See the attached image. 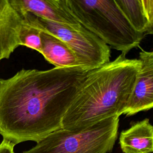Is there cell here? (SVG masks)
I'll use <instances>...</instances> for the list:
<instances>
[{"label": "cell", "mask_w": 153, "mask_h": 153, "mask_svg": "<svg viewBox=\"0 0 153 153\" xmlns=\"http://www.w3.org/2000/svg\"><path fill=\"white\" fill-rule=\"evenodd\" d=\"M91 70L79 66L22 69L0 79V134L14 145L36 143L62 120Z\"/></svg>", "instance_id": "6da1fadb"}, {"label": "cell", "mask_w": 153, "mask_h": 153, "mask_svg": "<svg viewBox=\"0 0 153 153\" xmlns=\"http://www.w3.org/2000/svg\"><path fill=\"white\" fill-rule=\"evenodd\" d=\"M140 66L139 59L121 53L90 71L62 120V128L79 130L105 118L123 114Z\"/></svg>", "instance_id": "7a4b0ae2"}, {"label": "cell", "mask_w": 153, "mask_h": 153, "mask_svg": "<svg viewBox=\"0 0 153 153\" xmlns=\"http://www.w3.org/2000/svg\"><path fill=\"white\" fill-rule=\"evenodd\" d=\"M71 15L109 47L127 54L146 36L130 24L114 0H63Z\"/></svg>", "instance_id": "3957f363"}, {"label": "cell", "mask_w": 153, "mask_h": 153, "mask_svg": "<svg viewBox=\"0 0 153 153\" xmlns=\"http://www.w3.org/2000/svg\"><path fill=\"white\" fill-rule=\"evenodd\" d=\"M120 116L102 119L79 130H56L22 153H108L118 137Z\"/></svg>", "instance_id": "277c9868"}, {"label": "cell", "mask_w": 153, "mask_h": 153, "mask_svg": "<svg viewBox=\"0 0 153 153\" xmlns=\"http://www.w3.org/2000/svg\"><path fill=\"white\" fill-rule=\"evenodd\" d=\"M22 22L62 40L74 53L81 66L88 70L96 69L110 61V47L81 25L74 27L30 14L25 15Z\"/></svg>", "instance_id": "5b68a950"}, {"label": "cell", "mask_w": 153, "mask_h": 153, "mask_svg": "<svg viewBox=\"0 0 153 153\" xmlns=\"http://www.w3.org/2000/svg\"><path fill=\"white\" fill-rule=\"evenodd\" d=\"M140 66L123 114L127 117L151 109L153 106V52L139 53Z\"/></svg>", "instance_id": "8992f818"}, {"label": "cell", "mask_w": 153, "mask_h": 153, "mask_svg": "<svg viewBox=\"0 0 153 153\" xmlns=\"http://www.w3.org/2000/svg\"><path fill=\"white\" fill-rule=\"evenodd\" d=\"M22 20L27 14L74 27L81 25L71 15L63 0H10Z\"/></svg>", "instance_id": "52a82bcc"}, {"label": "cell", "mask_w": 153, "mask_h": 153, "mask_svg": "<svg viewBox=\"0 0 153 153\" xmlns=\"http://www.w3.org/2000/svg\"><path fill=\"white\" fill-rule=\"evenodd\" d=\"M22 22L10 0H0V60L8 59L19 46L18 36Z\"/></svg>", "instance_id": "ba28073f"}, {"label": "cell", "mask_w": 153, "mask_h": 153, "mask_svg": "<svg viewBox=\"0 0 153 153\" xmlns=\"http://www.w3.org/2000/svg\"><path fill=\"white\" fill-rule=\"evenodd\" d=\"M119 143L123 153H152L153 127L148 118L134 123L121 131Z\"/></svg>", "instance_id": "9c48e42d"}, {"label": "cell", "mask_w": 153, "mask_h": 153, "mask_svg": "<svg viewBox=\"0 0 153 153\" xmlns=\"http://www.w3.org/2000/svg\"><path fill=\"white\" fill-rule=\"evenodd\" d=\"M41 39L40 53L54 67L72 68L81 66L74 53L62 40L42 30H41Z\"/></svg>", "instance_id": "30bf717a"}, {"label": "cell", "mask_w": 153, "mask_h": 153, "mask_svg": "<svg viewBox=\"0 0 153 153\" xmlns=\"http://www.w3.org/2000/svg\"><path fill=\"white\" fill-rule=\"evenodd\" d=\"M133 27L145 35L152 34L153 26L146 18L141 0H114Z\"/></svg>", "instance_id": "8fae6325"}, {"label": "cell", "mask_w": 153, "mask_h": 153, "mask_svg": "<svg viewBox=\"0 0 153 153\" xmlns=\"http://www.w3.org/2000/svg\"><path fill=\"white\" fill-rule=\"evenodd\" d=\"M19 44L41 52V30L22 22L19 33Z\"/></svg>", "instance_id": "7c38bea8"}, {"label": "cell", "mask_w": 153, "mask_h": 153, "mask_svg": "<svg viewBox=\"0 0 153 153\" xmlns=\"http://www.w3.org/2000/svg\"><path fill=\"white\" fill-rule=\"evenodd\" d=\"M143 10L149 24L153 26V0H141Z\"/></svg>", "instance_id": "4fadbf2b"}, {"label": "cell", "mask_w": 153, "mask_h": 153, "mask_svg": "<svg viewBox=\"0 0 153 153\" xmlns=\"http://www.w3.org/2000/svg\"><path fill=\"white\" fill-rule=\"evenodd\" d=\"M14 146L8 140L3 139L0 143V153H15L14 151Z\"/></svg>", "instance_id": "5bb4252c"}]
</instances>
